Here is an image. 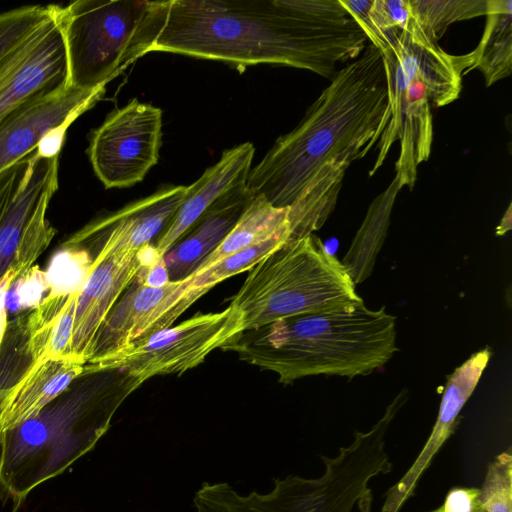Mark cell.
<instances>
[{
	"label": "cell",
	"mask_w": 512,
	"mask_h": 512,
	"mask_svg": "<svg viewBox=\"0 0 512 512\" xmlns=\"http://www.w3.org/2000/svg\"><path fill=\"white\" fill-rule=\"evenodd\" d=\"M479 500L486 512H512L511 448L498 454L489 463Z\"/></svg>",
	"instance_id": "28"
},
{
	"label": "cell",
	"mask_w": 512,
	"mask_h": 512,
	"mask_svg": "<svg viewBox=\"0 0 512 512\" xmlns=\"http://www.w3.org/2000/svg\"><path fill=\"white\" fill-rule=\"evenodd\" d=\"M104 88L71 87L31 99L0 120V172L33 152L48 136L66 132L102 97Z\"/></svg>",
	"instance_id": "14"
},
{
	"label": "cell",
	"mask_w": 512,
	"mask_h": 512,
	"mask_svg": "<svg viewBox=\"0 0 512 512\" xmlns=\"http://www.w3.org/2000/svg\"><path fill=\"white\" fill-rule=\"evenodd\" d=\"M58 167L59 155L37 148L0 172V290L30 270L56 233L47 210Z\"/></svg>",
	"instance_id": "9"
},
{
	"label": "cell",
	"mask_w": 512,
	"mask_h": 512,
	"mask_svg": "<svg viewBox=\"0 0 512 512\" xmlns=\"http://www.w3.org/2000/svg\"><path fill=\"white\" fill-rule=\"evenodd\" d=\"M486 23L469 71L479 70L485 85L505 79L512 72V1L487 0Z\"/></svg>",
	"instance_id": "22"
},
{
	"label": "cell",
	"mask_w": 512,
	"mask_h": 512,
	"mask_svg": "<svg viewBox=\"0 0 512 512\" xmlns=\"http://www.w3.org/2000/svg\"><path fill=\"white\" fill-rule=\"evenodd\" d=\"M410 16L428 38L438 42L458 21L485 15L487 0H408Z\"/></svg>",
	"instance_id": "25"
},
{
	"label": "cell",
	"mask_w": 512,
	"mask_h": 512,
	"mask_svg": "<svg viewBox=\"0 0 512 512\" xmlns=\"http://www.w3.org/2000/svg\"><path fill=\"white\" fill-rule=\"evenodd\" d=\"M288 214V208L275 207L263 196H254L235 226L192 274L199 273L228 256L275 236H290Z\"/></svg>",
	"instance_id": "20"
},
{
	"label": "cell",
	"mask_w": 512,
	"mask_h": 512,
	"mask_svg": "<svg viewBox=\"0 0 512 512\" xmlns=\"http://www.w3.org/2000/svg\"><path fill=\"white\" fill-rule=\"evenodd\" d=\"M390 422L380 418L368 431L334 457L321 456L324 472L316 478L287 475L267 492L241 494L227 482L203 483L193 497L195 512H362L371 511L370 481L387 474L392 463L386 451Z\"/></svg>",
	"instance_id": "6"
},
{
	"label": "cell",
	"mask_w": 512,
	"mask_h": 512,
	"mask_svg": "<svg viewBox=\"0 0 512 512\" xmlns=\"http://www.w3.org/2000/svg\"><path fill=\"white\" fill-rule=\"evenodd\" d=\"M85 364L71 357L30 364L10 387L0 409V431L34 417L84 372Z\"/></svg>",
	"instance_id": "19"
},
{
	"label": "cell",
	"mask_w": 512,
	"mask_h": 512,
	"mask_svg": "<svg viewBox=\"0 0 512 512\" xmlns=\"http://www.w3.org/2000/svg\"><path fill=\"white\" fill-rule=\"evenodd\" d=\"M289 235H278L252 247L239 251L211 267L188 276L191 288H196L207 293L212 287L223 280L250 270L263 257L288 241Z\"/></svg>",
	"instance_id": "27"
},
{
	"label": "cell",
	"mask_w": 512,
	"mask_h": 512,
	"mask_svg": "<svg viewBox=\"0 0 512 512\" xmlns=\"http://www.w3.org/2000/svg\"><path fill=\"white\" fill-rule=\"evenodd\" d=\"M150 1L78 0L56 5L67 55L68 87L104 88L128 65Z\"/></svg>",
	"instance_id": "8"
},
{
	"label": "cell",
	"mask_w": 512,
	"mask_h": 512,
	"mask_svg": "<svg viewBox=\"0 0 512 512\" xmlns=\"http://www.w3.org/2000/svg\"><path fill=\"white\" fill-rule=\"evenodd\" d=\"M254 153V145L250 142L225 150L216 164L187 186L183 201L153 246L157 256L163 257L215 201L246 184Z\"/></svg>",
	"instance_id": "16"
},
{
	"label": "cell",
	"mask_w": 512,
	"mask_h": 512,
	"mask_svg": "<svg viewBox=\"0 0 512 512\" xmlns=\"http://www.w3.org/2000/svg\"><path fill=\"white\" fill-rule=\"evenodd\" d=\"M253 197L242 184L215 201L164 254L169 280L190 276L235 226Z\"/></svg>",
	"instance_id": "17"
},
{
	"label": "cell",
	"mask_w": 512,
	"mask_h": 512,
	"mask_svg": "<svg viewBox=\"0 0 512 512\" xmlns=\"http://www.w3.org/2000/svg\"><path fill=\"white\" fill-rule=\"evenodd\" d=\"M367 38L340 0L150 1L131 62L163 51L236 66L274 64L331 79Z\"/></svg>",
	"instance_id": "1"
},
{
	"label": "cell",
	"mask_w": 512,
	"mask_h": 512,
	"mask_svg": "<svg viewBox=\"0 0 512 512\" xmlns=\"http://www.w3.org/2000/svg\"><path fill=\"white\" fill-rule=\"evenodd\" d=\"M388 83V123L378 140V154L368 175L384 164L399 141L395 177L412 190L418 166L430 156L433 142L432 109L458 99L462 76L473 64L472 51L452 55L426 36L411 18L405 27L378 49Z\"/></svg>",
	"instance_id": "5"
},
{
	"label": "cell",
	"mask_w": 512,
	"mask_h": 512,
	"mask_svg": "<svg viewBox=\"0 0 512 512\" xmlns=\"http://www.w3.org/2000/svg\"><path fill=\"white\" fill-rule=\"evenodd\" d=\"M157 254L151 248L132 282L101 324L85 368L111 360L138 339L170 327L175 320L205 293L191 288L188 278L162 286L147 283L149 264Z\"/></svg>",
	"instance_id": "11"
},
{
	"label": "cell",
	"mask_w": 512,
	"mask_h": 512,
	"mask_svg": "<svg viewBox=\"0 0 512 512\" xmlns=\"http://www.w3.org/2000/svg\"><path fill=\"white\" fill-rule=\"evenodd\" d=\"M67 88L66 48L55 11L0 68V120L31 99Z\"/></svg>",
	"instance_id": "13"
},
{
	"label": "cell",
	"mask_w": 512,
	"mask_h": 512,
	"mask_svg": "<svg viewBox=\"0 0 512 512\" xmlns=\"http://www.w3.org/2000/svg\"><path fill=\"white\" fill-rule=\"evenodd\" d=\"M480 506L478 488H453L441 506L428 512H477Z\"/></svg>",
	"instance_id": "29"
},
{
	"label": "cell",
	"mask_w": 512,
	"mask_h": 512,
	"mask_svg": "<svg viewBox=\"0 0 512 512\" xmlns=\"http://www.w3.org/2000/svg\"><path fill=\"white\" fill-rule=\"evenodd\" d=\"M187 192V186H167L154 194L90 224L116 249L138 255L169 223Z\"/></svg>",
	"instance_id": "18"
},
{
	"label": "cell",
	"mask_w": 512,
	"mask_h": 512,
	"mask_svg": "<svg viewBox=\"0 0 512 512\" xmlns=\"http://www.w3.org/2000/svg\"><path fill=\"white\" fill-rule=\"evenodd\" d=\"M9 389L10 388H5L0 385V409H1V404L4 400V398L6 397L7 393L9 392Z\"/></svg>",
	"instance_id": "30"
},
{
	"label": "cell",
	"mask_w": 512,
	"mask_h": 512,
	"mask_svg": "<svg viewBox=\"0 0 512 512\" xmlns=\"http://www.w3.org/2000/svg\"><path fill=\"white\" fill-rule=\"evenodd\" d=\"M387 112L383 60L368 44L335 72L299 124L251 168L247 188L275 207H290L322 167H349L367 155L388 123Z\"/></svg>",
	"instance_id": "2"
},
{
	"label": "cell",
	"mask_w": 512,
	"mask_h": 512,
	"mask_svg": "<svg viewBox=\"0 0 512 512\" xmlns=\"http://www.w3.org/2000/svg\"><path fill=\"white\" fill-rule=\"evenodd\" d=\"M360 303L347 268L310 234L286 241L255 264L230 305L241 311L245 331Z\"/></svg>",
	"instance_id": "7"
},
{
	"label": "cell",
	"mask_w": 512,
	"mask_h": 512,
	"mask_svg": "<svg viewBox=\"0 0 512 512\" xmlns=\"http://www.w3.org/2000/svg\"><path fill=\"white\" fill-rule=\"evenodd\" d=\"M141 384L123 369L83 372L34 417L0 431V498L12 512L38 486L93 450Z\"/></svg>",
	"instance_id": "3"
},
{
	"label": "cell",
	"mask_w": 512,
	"mask_h": 512,
	"mask_svg": "<svg viewBox=\"0 0 512 512\" xmlns=\"http://www.w3.org/2000/svg\"><path fill=\"white\" fill-rule=\"evenodd\" d=\"M347 169L346 165H325L315 174L288 207V241L313 234L324 225L336 206Z\"/></svg>",
	"instance_id": "21"
},
{
	"label": "cell",
	"mask_w": 512,
	"mask_h": 512,
	"mask_svg": "<svg viewBox=\"0 0 512 512\" xmlns=\"http://www.w3.org/2000/svg\"><path fill=\"white\" fill-rule=\"evenodd\" d=\"M491 353L483 349L473 354L447 378L439 413L424 448L435 454L453 433L461 409L473 393Z\"/></svg>",
	"instance_id": "23"
},
{
	"label": "cell",
	"mask_w": 512,
	"mask_h": 512,
	"mask_svg": "<svg viewBox=\"0 0 512 512\" xmlns=\"http://www.w3.org/2000/svg\"><path fill=\"white\" fill-rule=\"evenodd\" d=\"M142 263V250L138 255H128L104 238L86 277L78 286L74 330L68 357L86 365L101 324L132 282Z\"/></svg>",
	"instance_id": "15"
},
{
	"label": "cell",
	"mask_w": 512,
	"mask_h": 512,
	"mask_svg": "<svg viewBox=\"0 0 512 512\" xmlns=\"http://www.w3.org/2000/svg\"><path fill=\"white\" fill-rule=\"evenodd\" d=\"M162 111L131 100L110 113L91 136L88 155L105 188H124L142 181L158 162Z\"/></svg>",
	"instance_id": "12"
},
{
	"label": "cell",
	"mask_w": 512,
	"mask_h": 512,
	"mask_svg": "<svg viewBox=\"0 0 512 512\" xmlns=\"http://www.w3.org/2000/svg\"><path fill=\"white\" fill-rule=\"evenodd\" d=\"M55 11L56 5H26L0 13V68Z\"/></svg>",
	"instance_id": "26"
},
{
	"label": "cell",
	"mask_w": 512,
	"mask_h": 512,
	"mask_svg": "<svg viewBox=\"0 0 512 512\" xmlns=\"http://www.w3.org/2000/svg\"><path fill=\"white\" fill-rule=\"evenodd\" d=\"M243 331L242 313L230 305L221 312L199 314L138 339L111 360L84 368V372L123 369L142 383L155 375L181 374Z\"/></svg>",
	"instance_id": "10"
},
{
	"label": "cell",
	"mask_w": 512,
	"mask_h": 512,
	"mask_svg": "<svg viewBox=\"0 0 512 512\" xmlns=\"http://www.w3.org/2000/svg\"><path fill=\"white\" fill-rule=\"evenodd\" d=\"M376 49L396 36L410 19L408 0H340Z\"/></svg>",
	"instance_id": "24"
},
{
	"label": "cell",
	"mask_w": 512,
	"mask_h": 512,
	"mask_svg": "<svg viewBox=\"0 0 512 512\" xmlns=\"http://www.w3.org/2000/svg\"><path fill=\"white\" fill-rule=\"evenodd\" d=\"M395 317L363 303L295 315L245 330L221 349L270 370L281 383L314 375L353 378L382 367L397 351Z\"/></svg>",
	"instance_id": "4"
},
{
	"label": "cell",
	"mask_w": 512,
	"mask_h": 512,
	"mask_svg": "<svg viewBox=\"0 0 512 512\" xmlns=\"http://www.w3.org/2000/svg\"><path fill=\"white\" fill-rule=\"evenodd\" d=\"M477 512H486V511L484 510V508L481 505L480 508L477 510Z\"/></svg>",
	"instance_id": "31"
}]
</instances>
